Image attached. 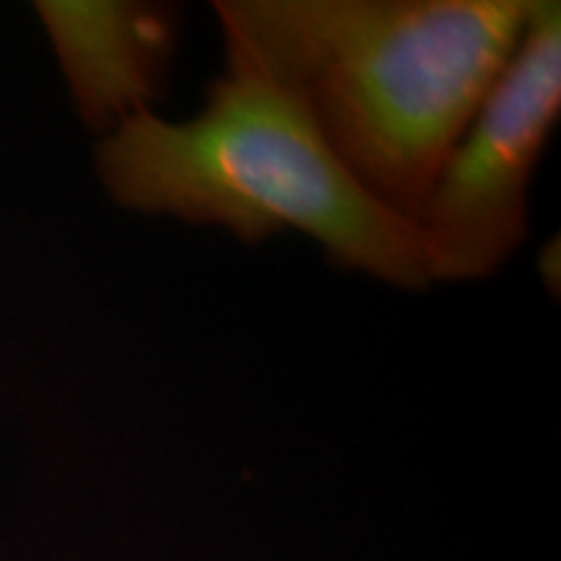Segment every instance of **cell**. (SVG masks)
<instances>
[{
    "instance_id": "obj_4",
    "label": "cell",
    "mask_w": 561,
    "mask_h": 561,
    "mask_svg": "<svg viewBox=\"0 0 561 561\" xmlns=\"http://www.w3.org/2000/svg\"><path fill=\"white\" fill-rule=\"evenodd\" d=\"M37 16L76 112L91 130L107 136L164 100L180 9L140 0H42Z\"/></svg>"
},
{
    "instance_id": "obj_3",
    "label": "cell",
    "mask_w": 561,
    "mask_h": 561,
    "mask_svg": "<svg viewBox=\"0 0 561 561\" xmlns=\"http://www.w3.org/2000/svg\"><path fill=\"white\" fill-rule=\"evenodd\" d=\"M559 115L561 9L533 0L520 45L413 221L432 284L489 278L523 248L533 178Z\"/></svg>"
},
{
    "instance_id": "obj_2",
    "label": "cell",
    "mask_w": 561,
    "mask_h": 561,
    "mask_svg": "<svg viewBox=\"0 0 561 561\" xmlns=\"http://www.w3.org/2000/svg\"><path fill=\"white\" fill-rule=\"evenodd\" d=\"M224 70L187 121L146 112L96 146V174L117 206L227 229L242 242L299 231L341 268L430 286L411 221L351 178L305 107L224 42Z\"/></svg>"
},
{
    "instance_id": "obj_1",
    "label": "cell",
    "mask_w": 561,
    "mask_h": 561,
    "mask_svg": "<svg viewBox=\"0 0 561 561\" xmlns=\"http://www.w3.org/2000/svg\"><path fill=\"white\" fill-rule=\"evenodd\" d=\"M533 0H219L224 42L305 107L377 203L416 221L520 45Z\"/></svg>"
}]
</instances>
